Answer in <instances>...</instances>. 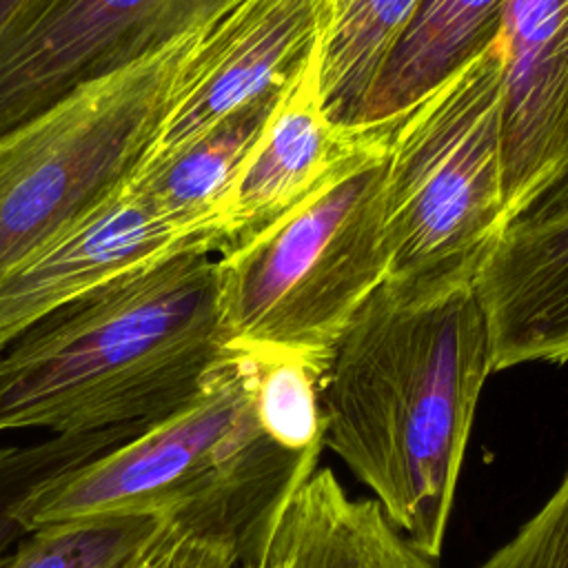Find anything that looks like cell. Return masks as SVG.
Instances as JSON below:
<instances>
[{
  "label": "cell",
  "instance_id": "cell-19",
  "mask_svg": "<svg viewBox=\"0 0 568 568\" xmlns=\"http://www.w3.org/2000/svg\"><path fill=\"white\" fill-rule=\"evenodd\" d=\"M142 428L120 426L98 433L53 435L27 446H0V561L27 535L18 508L38 486L126 442Z\"/></svg>",
  "mask_w": 568,
  "mask_h": 568
},
{
  "label": "cell",
  "instance_id": "cell-22",
  "mask_svg": "<svg viewBox=\"0 0 568 568\" xmlns=\"http://www.w3.org/2000/svg\"><path fill=\"white\" fill-rule=\"evenodd\" d=\"M566 202H568V169L564 173H559L519 215L546 211V209H552V206H559V204H566Z\"/></svg>",
  "mask_w": 568,
  "mask_h": 568
},
{
  "label": "cell",
  "instance_id": "cell-16",
  "mask_svg": "<svg viewBox=\"0 0 568 568\" xmlns=\"http://www.w3.org/2000/svg\"><path fill=\"white\" fill-rule=\"evenodd\" d=\"M424 0H331L320 47L324 113L357 126L362 104L390 47Z\"/></svg>",
  "mask_w": 568,
  "mask_h": 568
},
{
  "label": "cell",
  "instance_id": "cell-14",
  "mask_svg": "<svg viewBox=\"0 0 568 568\" xmlns=\"http://www.w3.org/2000/svg\"><path fill=\"white\" fill-rule=\"evenodd\" d=\"M508 0H424L408 20L362 104L357 126L386 124L488 49Z\"/></svg>",
  "mask_w": 568,
  "mask_h": 568
},
{
  "label": "cell",
  "instance_id": "cell-8",
  "mask_svg": "<svg viewBox=\"0 0 568 568\" xmlns=\"http://www.w3.org/2000/svg\"><path fill=\"white\" fill-rule=\"evenodd\" d=\"M331 0H229L197 33L173 106L142 169L235 111L282 93L320 49Z\"/></svg>",
  "mask_w": 568,
  "mask_h": 568
},
{
  "label": "cell",
  "instance_id": "cell-7",
  "mask_svg": "<svg viewBox=\"0 0 568 568\" xmlns=\"http://www.w3.org/2000/svg\"><path fill=\"white\" fill-rule=\"evenodd\" d=\"M229 0H40L0 33V135L204 27Z\"/></svg>",
  "mask_w": 568,
  "mask_h": 568
},
{
  "label": "cell",
  "instance_id": "cell-20",
  "mask_svg": "<svg viewBox=\"0 0 568 568\" xmlns=\"http://www.w3.org/2000/svg\"><path fill=\"white\" fill-rule=\"evenodd\" d=\"M477 568H568V468L548 501Z\"/></svg>",
  "mask_w": 568,
  "mask_h": 568
},
{
  "label": "cell",
  "instance_id": "cell-21",
  "mask_svg": "<svg viewBox=\"0 0 568 568\" xmlns=\"http://www.w3.org/2000/svg\"><path fill=\"white\" fill-rule=\"evenodd\" d=\"M235 546L197 532L180 521L162 519L155 537L126 568H240Z\"/></svg>",
  "mask_w": 568,
  "mask_h": 568
},
{
  "label": "cell",
  "instance_id": "cell-17",
  "mask_svg": "<svg viewBox=\"0 0 568 568\" xmlns=\"http://www.w3.org/2000/svg\"><path fill=\"white\" fill-rule=\"evenodd\" d=\"M162 519L89 517L29 530L0 568H126L155 537Z\"/></svg>",
  "mask_w": 568,
  "mask_h": 568
},
{
  "label": "cell",
  "instance_id": "cell-24",
  "mask_svg": "<svg viewBox=\"0 0 568 568\" xmlns=\"http://www.w3.org/2000/svg\"><path fill=\"white\" fill-rule=\"evenodd\" d=\"M242 568H266V566H242Z\"/></svg>",
  "mask_w": 568,
  "mask_h": 568
},
{
  "label": "cell",
  "instance_id": "cell-11",
  "mask_svg": "<svg viewBox=\"0 0 568 568\" xmlns=\"http://www.w3.org/2000/svg\"><path fill=\"white\" fill-rule=\"evenodd\" d=\"M499 40L510 222L568 169V0H508Z\"/></svg>",
  "mask_w": 568,
  "mask_h": 568
},
{
  "label": "cell",
  "instance_id": "cell-23",
  "mask_svg": "<svg viewBox=\"0 0 568 568\" xmlns=\"http://www.w3.org/2000/svg\"><path fill=\"white\" fill-rule=\"evenodd\" d=\"M40 0H0V33L29 13Z\"/></svg>",
  "mask_w": 568,
  "mask_h": 568
},
{
  "label": "cell",
  "instance_id": "cell-15",
  "mask_svg": "<svg viewBox=\"0 0 568 568\" xmlns=\"http://www.w3.org/2000/svg\"><path fill=\"white\" fill-rule=\"evenodd\" d=\"M282 93L262 98L213 126L169 160L138 171L126 184L160 213L220 251L215 217L233 180L257 144Z\"/></svg>",
  "mask_w": 568,
  "mask_h": 568
},
{
  "label": "cell",
  "instance_id": "cell-13",
  "mask_svg": "<svg viewBox=\"0 0 568 568\" xmlns=\"http://www.w3.org/2000/svg\"><path fill=\"white\" fill-rule=\"evenodd\" d=\"M266 568H437L375 499H351L331 468L315 470L275 528Z\"/></svg>",
  "mask_w": 568,
  "mask_h": 568
},
{
  "label": "cell",
  "instance_id": "cell-12",
  "mask_svg": "<svg viewBox=\"0 0 568 568\" xmlns=\"http://www.w3.org/2000/svg\"><path fill=\"white\" fill-rule=\"evenodd\" d=\"M475 291L486 313L493 373L568 359V202L508 222Z\"/></svg>",
  "mask_w": 568,
  "mask_h": 568
},
{
  "label": "cell",
  "instance_id": "cell-1",
  "mask_svg": "<svg viewBox=\"0 0 568 568\" xmlns=\"http://www.w3.org/2000/svg\"><path fill=\"white\" fill-rule=\"evenodd\" d=\"M490 373V333L475 286L404 295L382 282L344 326L320 379L322 446L430 559L442 552Z\"/></svg>",
  "mask_w": 568,
  "mask_h": 568
},
{
  "label": "cell",
  "instance_id": "cell-6",
  "mask_svg": "<svg viewBox=\"0 0 568 568\" xmlns=\"http://www.w3.org/2000/svg\"><path fill=\"white\" fill-rule=\"evenodd\" d=\"M200 29L0 135V273L131 182L173 106Z\"/></svg>",
  "mask_w": 568,
  "mask_h": 568
},
{
  "label": "cell",
  "instance_id": "cell-2",
  "mask_svg": "<svg viewBox=\"0 0 568 568\" xmlns=\"http://www.w3.org/2000/svg\"><path fill=\"white\" fill-rule=\"evenodd\" d=\"M226 351L215 253L171 255L62 306L0 353V435L153 424L191 402Z\"/></svg>",
  "mask_w": 568,
  "mask_h": 568
},
{
  "label": "cell",
  "instance_id": "cell-9",
  "mask_svg": "<svg viewBox=\"0 0 568 568\" xmlns=\"http://www.w3.org/2000/svg\"><path fill=\"white\" fill-rule=\"evenodd\" d=\"M388 133L390 122L342 126L324 113L317 49L282 91L257 144L220 204L217 255L246 244L313 200L386 146Z\"/></svg>",
  "mask_w": 568,
  "mask_h": 568
},
{
  "label": "cell",
  "instance_id": "cell-5",
  "mask_svg": "<svg viewBox=\"0 0 568 568\" xmlns=\"http://www.w3.org/2000/svg\"><path fill=\"white\" fill-rule=\"evenodd\" d=\"M386 146L246 244L217 257L226 342L326 368L362 302L386 277Z\"/></svg>",
  "mask_w": 568,
  "mask_h": 568
},
{
  "label": "cell",
  "instance_id": "cell-10",
  "mask_svg": "<svg viewBox=\"0 0 568 568\" xmlns=\"http://www.w3.org/2000/svg\"><path fill=\"white\" fill-rule=\"evenodd\" d=\"M184 251L211 244L124 186L113 200L0 273V353L82 295Z\"/></svg>",
  "mask_w": 568,
  "mask_h": 568
},
{
  "label": "cell",
  "instance_id": "cell-3",
  "mask_svg": "<svg viewBox=\"0 0 568 568\" xmlns=\"http://www.w3.org/2000/svg\"><path fill=\"white\" fill-rule=\"evenodd\" d=\"M317 457L262 430L253 359L229 344L191 402L38 486L18 519L27 532L89 517L171 519L229 541L242 566H264L282 513Z\"/></svg>",
  "mask_w": 568,
  "mask_h": 568
},
{
  "label": "cell",
  "instance_id": "cell-4",
  "mask_svg": "<svg viewBox=\"0 0 568 568\" xmlns=\"http://www.w3.org/2000/svg\"><path fill=\"white\" fill-rule=\"evenodd\" d=\"M506 224L504 49L497 36L390 120L384 284L404 295L475 286Z\"/></svg>",
  "mask_w": 568,
  "mask_h": 568
},
{
  "label": "cell",
  "instance_id": "cell-18",
  "mask_svg": "<svg viewBox=\"0 0 568 568\" xmlns=\"http://www.w3.org/2000/svg\"><path fill=\"white\" fill-rule=\"evenodd\" d=\"M240 348L253 359V406L262 430L291 450H322L324 366L293 353Z\"/></svg>",
  "mask_w": 568,
  "mask_h": 568
}]
</instances>
